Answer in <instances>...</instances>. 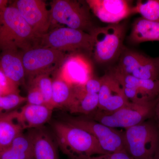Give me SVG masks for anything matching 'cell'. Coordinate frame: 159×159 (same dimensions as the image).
Here are the masks:
<instances>
[{"label":"cell","mask_w":159,"mask_h":159,"mask_svg":"<svg viewBox=\"0 0 159 159\" xmlns=\"http://www.w3.org/2000/svg\"><path fill=\"white\" fill-rule=\"evenodd\" d=\"M29 83V84L35 86L39 89L43 97L46 105L54 109L52 105L53 79L50 77V74H44L39 75Z\"/></svg>","instance_id":"25"},{"label":"cell","mask_w":159,"mask_h":159,"mask_svg":"<svg viewBox=\"0 0 159 159\" xmlns=\"http://www.w3.org/2000/svg\"><path fill=\"white\" fill-rule=\"evenodd\" d=\"M72 86L60 74L53 80L52 105L53 109H66L73 97Z\"/></svg>","instance_id":"23"},{"label":"cell","mask_w":159,"mask_h":159,"mask_svg":"<svg viewBox=\"0 0 159 159\" xmlns=\"http://www.w3.org/2000/svg\"><path fill=\"white\" fill-rule=\"evenodd\" d=\"M85 55L69 54L62 65L60 75L71 86L83 85L93 77V65Z\"/></svg>","instance_id":"15"},{"label":"cell","mask_w":159,"mask_h":159,"mask_svg":"<svg viewBox=\"0 0 159 159\" xmlns=\"http://www.w3.org/2000/svg\"><path fill=\"white\" fill-rule=\"evenodd\" d=\"M125 33L124 23L95 27L90 34L94 40L93 57L99 64L108 63L120 57L124 50Z\"/></svg>","instance_id":"4"},{"label":"cell","mask_w":159,"mask_h":159,"mask_svg":"<svg viewBox=\"0 0 159 159\" xmlns=\"http://www.w3.org/2000/svg\"><path fill=\"white\" fill-rule=\"evenodd\" d=\"M99 78L101 86L98 93L99 103L97 111L112 112L130 102L126 98L122 85L111 72Z\"/></svg>","instance_id":"13"},{"label":"cell","mask_w":159,"mask_h":159,"mask_svg":"<svg viewBox=\"0 0 159 159\" xmlns=\"http://www.w3.org/2000/svg\"><path fill=\"white\" fill-rule=\"evenodd\" d=\"M131 14H139L145 19L159 22V0L138 1L132 7Z\"/></svg>","instance_id":"24"},{"label":"cell","mask_w":159,"mask_h":159,"mask_svg":"<svg viewBox=\"0 0 159 159\" xmlns=\"http://www.w3.org/2000/svg\"><path fill=\"white\" fill-rule=\"evenodd\" d=\"M153 108L152 102L136 103L129 102L111 113L97 111L93 120L111 128L125 129L142 123L149 116Z\"/></svg>","instance_id":"8"},{"label":"cell","mask_w":159,"mask_h":159,"mask_svg":"<svg viewBox=\"0 0 159 159\" xmlns=\"http://www.w3.org/2000/svg\"><path fill=\"white\" fill-rule=\"evenodd\" d=\"M26 104L34 105H46L42 94L38 89L32 84H29Z\"/></svg>","instance_id":"28"},{"label":"cell","mask_w":159,"mask_h":159,"mask_svg":"<svg viewBox=\"0 0 159 159\" xmlns=\"http://www.w3.org/2000/svg\"><path fill=\"white\" fill-rule=\"evenodd\" d=\"M152 159H159V149L157 150Z\"/></svg>","instance_id":"33"},{"label":"cell","mask_w":159,"mask_h":159,"mask_svg":"<svg viewBox=\"0 0 159 159\" xmlns=\"http://www.w3.org/2000/svg\"><path fill=\"white\" fill-rule=\"evenodd\" d=\"M52 126L57 145L70 159L106 154L97 139L84 129L65 121H56Z\"/></svg>","instance_id":"2"},{"label":"cell","mask_w":159,"mask_h":159,"mask_svg":"<svg viewBox=\"0 0 159 159\" xmlns=\"http://www.w3.org/2000/svg\"><path fill=\"white\" fill-rule=\"evenodd\" d=\"M0 70L18 86L24 84L26 75L22 59L21 51L16 50L2 51L0 54Z\"/></svg>","instance_id":"18"},{"label":"cell","mask_w":159,"mask_h":159,"mask_svg":"<svg viewBox=\"0 0 159 159\" xmlns=\"http://www.w3.org/2000/svg\"><path fill=\"white\" fill-rule=\"evenodd\" d=\"M94 15L109 25L119 24L131 15V1L127 0H87Z\"/></svg>","instance_id":"14"},{"label":"cell","mask_w":159,"mask_h":159,"mask_svg":"<svg viewBox=\"0 0 159 159\" xmlns=\"http://www.w3.org/2000/svg\"><path fill=\"white\" fill-rule=\"evenodd\" d=\"M129 39L134 44L148 41L159 42V22L141 17L135 20Z\"/></svg>","instance_id":"20"},{"label":"cell","mask_w":159,"mask_h":159,"mask_svg":"<svg viewBox=\"0 0 159 159\" xmlns=\"http://www.w3.org/2000/svg\"><path fill=\"white\" fill-rule=\"evenodd\" d=\"M9 1L7 0H0V15L2 14L4 10L8 7Z\"/></svg>","instance_id":"31"},{"label":"cell","mask_w":159,"mask_h":159,"mask_svg":"<svg viewBox=\"0 0 159 159\" xmlns=\"http://www.w3.org/2000/svg\"><path fill=\"white\" fill-rule=\"evenodd\" d=\"M114 70L139 79L158 80L159 58L147 57L139 52L124 49Z\"/></svg>","instance_id":"10"},{"label":"cell","mask_w":159,"mask_h":159,"mask_svg":"<svg viewBox=\"0 0 159 159\" xmlns=\"http://www.w3.org/2000/svg\"><path fill=\"white\" fill-rule=\"evenodd\" d=\"M53 111L47 105L25 103L17 110V119L24 130L40 128L50 121Z\"/></svg>","instance_id":"17"},{"label":"cell","mask_w":159,"mask_h":159,"mask_svg":"<svg viewBox=\"0 0 159 159\" xmlns=\"http://www.w3.org/2000/svg\"><path fill=\"white\" fill-rule=\"evenodd\" d=\"M17 110L0 116V149L9 146L23 133L17 119Z\"/></svg>","instance_id":"22"},{"label":"cell","mask_w":159,"mask_h":159,"mask_svg":"<svg viewBox=\"0 0 159 159\" xmlns=\"http://www.w3.org/2000/svg\"><path fill=\"white\" fill-rule=\"evenodd\" d=\"M26 22L39 35L48 32L51 25V12L43 0H16L11 4Z\"/></svg>","instance_id":"12"},{"label":"cell","mask_w":159,"mask_h":159,"mask_svg":"<svg viewBox=\"0 0 159 159\" xmlns=\"http://www.w3.org/2000/svg\"><path fill=\"white\" fill-rule=\"evenodd\" d=\"M123 133L126 152L132 159H152L158 150L159 135L155 128L141 123Z\"/></svg>","instance_id":"5"},{"label":"cell","mask_w":159,"mask_h":159,"mask_svg":"<svg viewBox=\"0 0 159 159\" xmlns=\"http://www.w3.org/2000/svg\"><path fill=\"white\" fill-rule=\"evenodd\" d=\"M83 159H132L126 152H119L88 157Z\"/></svg>","instance_id":"30"},{"label":"cell","mask_w":159,"mask_h":159,"mask_svg":"<svg viewBox=\"0 0 159 159\" xmlns=\"http://www.w3.org/2000/svg\"><path fill=\"white\" fill-rule=\"evenodd\" d=\"M64 120L65 122L82 129L93 136L106 153L126 152L123 133L90 119L67 117Z\"/></svg>","instance_id":"9"},{"label":"cell","mask_w":159,"mask_h":159,"mask_svg":"<svg viewBox=\"0 0 159 159\" xmlns=\"http://www.w3.org/2000/svg\"><path fill=\"white\" fill-rule=\"evenodd\" d=\"M68 55L62 51L42 47L21 51L26 78L29 83L41 74H51L62 66Z\"/></svg>","instance_id":"6"},{"label":"cell","mask_w":159,"mask_h":159,"mask_svg":"<svg viewBox=\"0 0 159 159\" xmlns=\"http://www.w3.org/2000/svg\"><path fill=\"white\" fill-rule=\"evenodd\" d=\"M87 4V3H86ZM89 8L80 1L53 0L51 2V21L67 27L90 33L93 26Z\"/></svg>","instance_id":"7"},{"label":"cell","mask_w":159,"mask_h":159,"mask_svg":"<svg viewBox=\"0 0 159 159\" xmlns=\"http://www.w3.org/2000/svg\"><path fill=\"white\" fill-rule=\"evenodd\" d=\"M111 73L122 85L129 102L136 103L152 102L159 94V79H139L114 70Z\"/></svg>","instance_id":"11"},{"label":"cell","mask_w":159,"mask_h":159,"mask_svg":"<svg viewBox=\"0 0 159 159\" xmlns=\"http://www.w3.org/2000/svg\"><path fill=\"white\" fill-rule=\"evenodd\" d=\"M156 116L157 118L159 126V102L157 106L156 110Z\"/></svg>","instance_id":"32"},{"label":"cell","mask_w":159,"mask_h":159,"mask_svg":"<svg viewBox=\"0 0 159 159\" xmlns=\"http://www.w3.org/2000/svg\"><path fill=\"white\" fill-rule=\"evenodd\" d=\"M19 87L11 82L0 70V96L20 94Z\"/></svg>","instance_id":"27"},{"label":"cell","mask_w":159,"mask_h":159,"mask_svg":"<svg viewBox=\"0 0 159 159\" xmlns=\"http://www.w3.org/2000/svg\"><path fill=\"white\" fill-rule=\"evenodd\" d=\"M27 134L32 145L33 159H59L58 145L46 129H32Z\"/></svg>","instance_id":"16"},{"label":"cell","mask_w":159,"mask_h":159,"mask_svg":"<svg viewBox=\"0 0 159 159\" xmlns=\"http://www.w3.org/2000/svg\"><path fill=\"white\" fill-rule=\"evenodd\" d=\"M94 40L90 33L67 27L55 28L40 36L38 47L62 52L92 55Z\"/></svg>","instance_id":"3"},{"label":"cell","mask_w":159,"mask_h":159,"mask_svg":"<svg viewBox=\"0 0 159 159\" xmlns=\"http://www.w3.org/2000/svg\"><path fill=\"white\" fill-rule=\"evenodd\" d=\"M73 95L66 109L71 114L88 115L97 110L99 103L98 94L87 93L82 85L72 86Z\"/></svg>","instance_id":"19"},{"label":"cell","mask_w":159,"mask_h":159,"mask_svg":"<svg viewBox=\"0 0 159 159\" xmlns=\"http://www.w3.org/2000/svg\"><path fill=\"white\" fill-rule=\"evenodd\" d=\"M0 159H33L32 145L28 134H21L9 146L0 149Z\"/></svg>","instance_id":"21"},{"label":"cell","mask_w":159,"mask_h":159,"mask_svg":"<svg viewBox=\"0 0 159 159\" xmlns=\"http://www.w3.org/2000/svg\"><path fill=\"white\" fill-rule=\"evenodd\" d=\"M26 102V97L20 94L0 96V116L17 110Z\"/></svg>","instance_id":"26"},{"label":"cell","mask_w":159,"mask_h":159,"mask_svg":"<svg viewBox=\"0 0 159 159\" xmlns=\"http://www.w3.org/2000/svg\"><path fill=\"white\" fill-rule=\"evenodd\" d=\"M40 35L36 34L17 9L9 5L0 15V50L25 51L37 47Z\"/></svg>","instance_id":"1"},{"label":"cell","mask_w":159,"mask_h":159,"mask_svg":"<svg viewBox=\"0 0 159 159\" xmlns=\"http://www.w3.org/2000/svg\"><path fill=\"white\" fill-rule=\"evenodd\" d=\"M82 86L87 93L98 94L101 86L100 78L93 77Z\"/></svg>","instance_id":"29"}]
</instances>
